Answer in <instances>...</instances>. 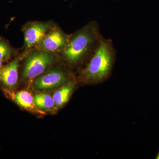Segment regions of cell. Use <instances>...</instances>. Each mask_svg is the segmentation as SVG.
I'll return each instance as SVG.
<instances>
[{
  "mask_svg": "<svg viewBox=\"0 0 159 159\" xmlns=\"http://www.w3.org/2000/svg\"><path fill=\"white\" fill-rule=\"evenodd\" d=\"M116 50L111 40L102 37L89 62L81 73L85 83L99 84L110 76L116 58Z\"/></svg>",
  "mask_w": 159,
  "mask_h": 159,
  "instance_id": "cell-1",
  "label": "cell"
},
{
  "mask_svg": "<svg viewBox=\"0 0 159 159\" xmlns=\"http://www.w3.org/2000/svg\"><path fill=\"white\" fill-rule=\"evenodd\" d=\"M102 38L98 23L91 22L69 39L63 55L70 63L77 64L91 52L94 53Z\"/></svg>",
  "mask_w": 159,
  "mask_h": 159,
  "instance_id": "cell-2",
  "label": "cell"
},
{
  "mask_svg": "<svg viewBox=\"0 0 159 159\" xmlns=\"http://www.w3.org/2000/svg\"><path fill=\"white\" fill-rule=\"evenodd\" d=\"M55 57L51 52L36 51L26 57L23 77L33 79L42 74L53 64Z\"/></svg>",
  "mask_w": 159,
  "mask_h": 159,
  "instance_id": "cell-3",
  "label": "cell"
},
{
  "mask_svg": "<svg viewBox=\"0 0 159 159\" xmlns=\"http://www.w3.org/2000/svg\"><path fill=\"white\" fill-rule=\"evenodd\" d=\"M67 83V77L63 71L59 69L51 70L38 77L33 83L35 89H48L64 85Z\"/></svg>",
  "mask_w": 159,
  "mask_h": 159,
  "instance_id": "cell-4",
  "label": "cell"
},
{
  "mask_svg": "<svg viewBox=\"0 0 159 159\" xmlns=\"http://www.w3.org/2000/svg\"><path fill=\"white\" fill-rule=\"evenodd\" d=\"M70 38L59 29L52 30L44 37L41 48L43 51L51 52L62 50L65 48Z\"/></svg>",
  "mask_w": 159,
  "mask_h": 159,
  "instance_id": "cell-5",
  "label": "cell"
},
{
  "mask_svg": "<svg viewBox=\"0 0 159 159\" xmlns=\"http://www.w3.org/2000/svg\"><path fill=\"white\" fill-rule=\"evenodd\" d=\"M51 26V23L49 22L33 23L28 26L25 31L26 47L30 48L39 44Z\"/></svg>",
  "mask_w": 159,
  "mask_h": 159,
  "instance_id": "cell-6",
  "label": "cell"
},
{
  "mask_svg": "<svg viewBox=\"0 0 159 159\" xmlns=\"http://www.w3.org/2000/svg\"><path fill=\"white\" fill-rule=\"evenodd\" d=\"M18 66V60L16 59L2 68L0 71V80L9 89L13 88L17 84Z\"/></svg>",
  "mask_w": 159,
  "mask_h": 159,
  "instance_id": "cell-7",
  "label": "cell"
},
{
  "mask_svg": "<svg viewBox=\"0 0 159 159\" xmlns=\"http://www.w3.org/2000/svg\"><path fill=\"white\" fill-rule=\"evenodd\" d=\"M74 89V84L72 82L66 83L62 87L56 91L53 95L55 105L62 106L67 102Z\"/></svg>",
  "mask_w": 159,
  "mask_h": 159,
  "instance_id": "cell-8",
  "label": "cell"
},
{
  "mask_svg": "<svg viewBox=\"0 0 159 159\" xmlns=\"http://www.w3.org/2000/svg\"><path fill=\"white\" fill-rule=\"evenodd\" d=\"M15 100L18 105L27 109H33L35 105L34 97L28 91L18 92L15 96Z\"/></svg>",
  "mask_w": 159,
  "mask_h": 159,
  "instance_id": "cell-9",
  "label": "cell"
},
{
  "mask_svg": "<svg viewBox=\"0 0 159 159\" xmlns=\"http://www.w3.org/2000/svg\"><path fill=\"white\" fill-rule=\"evenodd\" d=\"M34 99L35 105L43 109H51L55 105L53 97L48 94H36L34 96Z\"/></svg>",
  "mask_w": 159,
  "mask_h": 159,
  "instance_id": "cell-10",
  "label": "cell"
},
{
  "mask_svg": "<svg viewBox=\"0 0 159 159\" xmlns=\"http://www.w3.org/2000/svg\"><path fill=\"white\" fill-rule=\"evenodd\" d=\"M11 49L9 44L2 39H0V61H3L11 55Z\"/></svg>",
  "mask_w": 159,
  "mask_h": 159,
  "instance_id": "cell-11",
  "label": "cell"
},
{
  "mask_svg": "<svg viewBox=\"0 0 159 159\" xmlns=\"http://www.w3.org/2000/svg\"><path fill=\"white\" fill-rule=\"evenodd\" d=\"M2 61H0V71L2 69Z\"/></svg>",
  "mask_w": 159,
  "mask_h": 159,
  "instance_id": "cell-12",
  "label": "cell"
},
{
  "mask_svg": "<svg viewBox=\"0 0 159 159\" xmlns=\"http://www.w3.org/2000/svg\"><path fill=\"white\" fill-rule=\"evenodd\" d=\"M156 159H159V152L158 153L157 155L156 158Z\"/></svg>",
  "mask_w": 159,
  "mask_h": 159,
  "instance_id": "cell-13",
  "label": "cell"
}]
</instances>
